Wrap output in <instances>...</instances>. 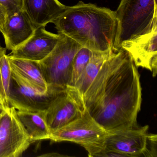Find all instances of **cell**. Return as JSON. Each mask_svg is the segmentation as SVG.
I'll return each instance as SVG.
<instances>
[{
    "instance_id": "603a6c76",
    "label": "cell",
    "mask_w": 157,
    "mask_h": 157,
    "mask_svg": "<svg viewBox=\"0 0 157 157\" xmlns=\"http://www.w3.org/2000/svg\"><path fill=\"white\" fill-rule=\"evenodd\" d=\"M4 113H5V111L2 107L1 105H0V122L1 121L2 118Z\"/></svg>"
},
{
    "instance_id": "7402d4cb",
    "label": "cell",
    "mask_w": 157,
    "mask_h": 157,
    "mask_svg": "<svg viewBox=\"0 0 157 157\" xmlns=\"http://www.w3.org/2000/svg\"><path fill=\"white\" fill-rule=\"evenodd\" d=\"M40 156H46V157H65L66 155H61L58 153H47L46 154L41 155Z\"/></svg>"
},
{
    "instance_id": "277c9868",
    "label": "cell",
    "mask_w": 157,
    "mask_h": 157,
    "mask_svg": "<svg viewBox=\"0 0 157 157\" xmlns=\"http://www.w3.org/2000/svg\"><path fill=\"white\" fill-rule=\"evenodd\" d=\"M58 34L55 48L46 57L37 62L49 90H60L69 85L73 59L82 47L66 35Z\"/></svg>"
},
{
    "instance_id": "3957f363",
    "label": "cell",
    "mask_w": 157,
    "mask_h": 157,
    "mask_svg": "<svg viewBox=\"0 0 157 157\" xmlns=\"http://www.w3.org/2000/svg\"><path fill=\"white\" fill-rule=\"evenodd\" d=\"M115 12L118 26L114 51L120 49L124 42L157 28V0H121Z\"/></svg>"
},
{
    "instance_id": "8992f818",
    "label": "cell",
    "mask_w": 157,
    "mask_h": 157,
    "mask_svg": "<svg viewBox=\"0 0 157 157\" xmlns=\"http://www.w3.org/2000/svg\"><path fill=\"white\" fill-rule=\"evenodd\" d=\"M4 110L0 122V157H21L33 142L17 110L11 106Z\"/></svg>"
},
{
    "instance_id": "9c48e42d",
    "label": "cell",
    "mask_w": 157,
    "mask_h": 157,
    "mask_svg": "<svg viewBox=\"0 0 157 157\" xmlns=\"http://www.w3.org/2000/svg\"><path fill=\"white\" fill-rule=\"evenodd\" d=\"M121 48L130 54L137 67L150 71L153 77L157 72V28L150 33L124 42Z\"/></svg>"
},
{
    "instance_id": "9a60e30c",
    "label": "cell",
    "mask_w": 157,
    "mask_h": 157,
    "mask_svg": "<svg viewBox=\"0 0 157 157\" xmlns=\"http://www.w3.org/2000/svg\"><path fill=\"white\" fill-rule=\"evenodd\" d=\"M17 114L29 134L32 142L49 139L51 132L45 111H17Z\"/></svg>"
},
{
    "instance_id": "ffe728a7",
    "label": "cell",
    "mask_w": 157,
    "mask_h": 157,
    "mask_svg": "<svg viewBox=\"0 0 157 157\" xmlns=\"http://www.w3.org/2000/svg\"><path fill=\"white\" fill-rule=\"evenodd\" d=\"M157 135L148 134L147 157H155L154 154L157 156Z\"/></svg>"
},
{
    "instance_id": "4fadbf2b",
    "label": "cell",
    "mask_w": 157,
    "mask_h": 157,
    "mask_svg": "<svg viewBox=\"0 0 157 157\" xmlns=\"http://www.w3.org/2000/svg\"><path fill=\"white\" fill-rule=\"evenodd\" d=\"M50 97L49 91L46 94L37 93L12 77L10 104L17 111H46Z\"/></svg>"
},
{
    "instance_id": "44dd1931",
    "label": "cell",
    "mask_w": 157,
    "mask_h": 157,
    "mask_svg": "<svg viewBox=\"0 0 157 157\" xmlns=\"http://www.w3.org/2000/svg\"><path fill=\"white\" fill-rule=\"evenodd\" d=\"M6 17V14L5 10L1 5H0V31L3 26Z\"/></svg>"
},
{
    "instance_id": "8fae6325",
    "label": "cell",
    "mask_w": 157,
    "mask_h": 157,
    "mask_svg": "<svg viewBox=\"0 0 157 157\" xmlns=\"http://www.w3.org/2000/svg\"><path fill=\"white\" fill-rule=\"evenodd\" d=\"M36 29L22 10L6 16L0 31L5 40V48L12 51L15 50L28 40Z\"/></svg>"
},
{
    "instance_id": "e0dca14e",
    "label": "cell",
    "mask_w": 157,
    "mask_h": 157,
    "mask_svg": "<svg viewBox=\"0 0 157 157\" xmlns=\"http://www.w3.org/2000/svg\"><path fill=\"white\" fill-rule=\"evenodd\" d=\"M6 48L0 46V105L3 109L10 107V95L12 80Z\"/></svg>"
},
{
    "instance_id": "5bb4252c",
    "label": "cell",
    "mask_w": 157,
    "mask_h": 157,
    "mask_svg": "<svg viewBox=\"0 0 157 157\" xmlns=\"http://www.w3.org/2000/svg\"><path fill=\"white\" fill-rule=\"evenodd\" d=\"M67 7L59 0H22V10L36 28L53 23Z\"/></svg>"
},
{
    "instance_id": "30bf717a",
    "label": "cell",
    "mask_w": 157,
    "mask_h": 157,
    "mask_svg": "<svg viewBox=\"0 0 157 157\" xmlns=\"http://www.w3.org/2000/svg\"><path fill=\"white\" fill-rule=\"evenodd\" d=\"M59 38L58 34L50 33L45 27H39L24 44L9 55L13 57L39 62L51 53Z\"/></svg>"
},
{
    "instance_id": "7c38bea8",
    "label": "cell",
    "mask_w": 157,
    "mask_h": 157,
    "mask_svg": "<svg viewBox=\"0 0 157 157\" xmlns=\"http://www.w3.org/2000/svg\"><path fill=\"white\" fill-rule=\"evenodd\" d=\"M7 56L13 78L37 93L47 94L48 85L36 61Z\"/></svg>"
},
{
    "instance_id": "ac0fdd59",
    "label": "cell",
    "mask_w": 157,
    "mask_h": 157,
    "mask_svg": "<svg viewBox=\"0 0 157 157\" xmlns=\"http://www.w3.org/2000/svg\"><path fill=\"white\" fill-rule=\"evenodd\" d=\"M91 55V51L82 47L74 57L72 63V73L70 86H75L81 74L89 62Z\"/></svg>"
},
{
    "instance_id": "5b68a950",
    "label": "cell",
    "mask_w": 157,
    "mask_h": 157,
    "mask_svg": "<svg viewBox=\"0 0 157 157\" xmlns=\"http://www.w3.org/2000/svg\"><path fill=\"white\" fill-rule=\"evenodd\" d=\"M51 97L46 110V120L51 133L82 117L86 109L83 97L74 86L48 90Z\"/></svg>"
},
{
    "instance_id": "52a82bcc",
    "label": "cell",
    "mask_w": 157,
    "mask_h": 157,
    "mask_svg": "<svg viewBox=\"0 0 157 157\" xmlns=\"http://www.w3.org/2000/svg\"><path fill=\"white\" fill-rule=\"evenodd\" d=\"M109 134L96 123L86 110L82 117L51 133L49 140L55 142L71 141L84 147L102 144Z\"/></svg>"
},
{
    "instance_id": "2e32d148",
    "label": "cell",
    "mask_w": 157,
    "mask_h": 157,
    "mask_svg": "<svg viewBox=\"0 0 157 157\" xmlns=\"http://www.w3.org/2000/svg\"><path fill=\"white\" fill-rule=\"evenodd\" d=\"M114 51H91V55L89 62L74 86L78 90L82 96L98 74L105 61Z\"/></svg>"
},
{
    "instance_id": "7a4b0ae2",
    "label": "cell",
    "mask_w": 157,
    "mask_h": 157,
    "mask_svg": "<svg viewBox=\"0 0 157 157\" xmlns=\"http://www.w3.org/2000/svg\"><path fill=\"white\" fill-rule=\"evenodd\" d=\"M58 33L71 38L92 51H114L118 21L115 11L79 2L67 6L53 22Z\"/></svg>"
},
{
    "instance_id": "6da1fadb",
    "label": "cell",
    "mask_w": 157,
    "mask_h": 157,
    "mask_svg": "<svg viewBox=\"0 0 157 157\" xmlns=\"http://www.w3.org/2000/svg\"><path fill=\"white\" fill-rule=\"evenodd\" d=\"M89 114L109 133L136 128L142 89L137 67L128 52L114 51L83 96Z\"/></svg>"
},
{
    "instance_id": "ba28073f",
    "label": "cell",
    "mask_w": 157,
    "mask_h": 157,
    "mask_svg": "<svg viewBox=\"0 0 157 157\" xmlns=\"http://www.w3.org/2000/svg\"><path fill=\"white\" fill-rule=\"evenodd\" d=\"M148 126L110 133L103 146L125 157H147Z\"/></svg>"
},
{
    "instance_id": "d6986e66",
    "label": "cell",
    "mask_w": 157,
    "mask_h": 157,
    "mask_svg": "<svg viewBox=\"0 0 157 157\" xmlns=\"http://www.w3.org/2000/svg\"><path fill=\"white\" fill-rule=\"evenodd\" d=\"M0 5L4 9L6 16H10L22 10V0H0Z\"/></svg>"
}]
</instances>
